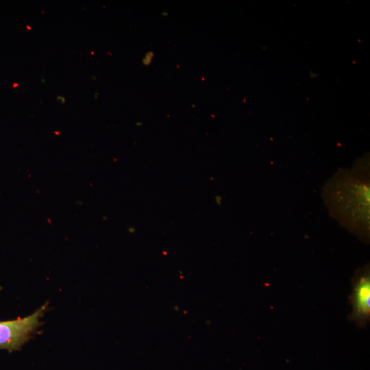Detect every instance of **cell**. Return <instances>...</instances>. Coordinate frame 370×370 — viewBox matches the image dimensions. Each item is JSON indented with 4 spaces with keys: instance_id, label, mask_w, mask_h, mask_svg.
Returning <instances> with one entry per match:
<instances>
[{
    "instance_id": "obj_2",
    "label": "cell",
    "mask_w": 370,
    "mask_h": 370,
    "mask_svg": "<svg viewBox=\"0 0 370 370\" xmlns=\"http://www.w3.org/2000/svg\"><path fill=\"white\" fill-rule=\"evenodd\" d=\"M47 308L46 303L27 317L0 321V350H19L40 325L39 319Z\"/></svg>"
},
{
    "instance_id": "obj_4",
    "label": "cell",
    "mask_w": 370,
    "mask_h": 370,
    "mask_svg": "<svg viewBox=\"0 0 370 370\" xmlns=\"http://www.w3.org/2000/svg\"><path fill=\"white\" fill-rule=\"evenodd\" d=\"M153 57V51H148L145 53L144 58L142 60V62L144 65L148 66L151 64V60Z\"/></svg>"
},
{
    "instance_id": "obj_5",
    "label": "cell",
    "mask_w": 370,
    "mask_h": 370,
    "mask_svg": "<svg viewBox=\"0 0 370 370\" xmlns=\"http://www.w3.org/2000/svg\"><path fill=\"white\" fill-rule=\"evenodd\" d=\"M162 16H167L169 14V13L167 12H163L162 13Z\"/></svg>"
},
{
    "instance_id": "obj_1",
    "label": "cell",
    "mask_w": 370,
    "mask_h": 370,
    "mask_svg": "<svg viewBox=\"0 0 370 370\" xmlns=\"http://www.w3.org/2000/svg\"><path fill=\"white\" fill-rule=\"evenodd\" d=\"M362 173H341L328 190L330 210L350 227L365 231L369 224V184Z\"/></svg>"
},
{
    "instance_id": "obj_3",
    "label": "cell",
    "mask_w": 370,
    "mask_h": 370,
    "mask_svg": "<svg viewBox=\"0 0 370 370\" xmlns=\"http://www.w3.org/2000/svg\"><path fill=\"white\" fill-rule=\"evenodd\" d=\"M352 319L360 326L365 325L370 317V275L369 268L356 275L351 297Z\"/></svg>"
}]
</instances>
